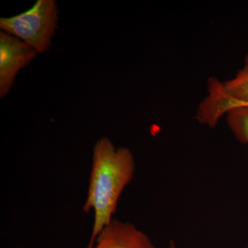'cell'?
<instances>
[{"instance_id": "cell-1", "label": "cell", "mask_w": 248, "mask_h": 248, "mask_svg": "<svg viewBox=\"0 0 248 248\" xmlns=\"http://www.w3.org/2000/svg\"><path fill=\"white\" fill-rule=\"evenodd\" d=\"M135 171V159L128 148H116L106 137L96 141L87 197L83 205L84 213H94L87 248L93 247L97 235L113 219L121 195L133 180Z\"/></svg>"}, {"instance_id": "cell-2", "label": "cell", "mask_w": 248, "mask_h": 248, "mask_svg": "<svg viewBox=\"0 0 248 248\" xmlns=\"http://www.w3.org/2000/svg\"><path fill=\"white\" fill-rule=\"evenodd\" d=\"M58 9L54 0H38L26 12L0 19L1 31L15 36L44 53L51 45L58 21Z\"/></svg>"}, {"instance_id": "cell-3", "label": "cell", "mask_w": 248, "mask_h": 248, "mask_svg": "<svg viewBox=\"0 0 248 248\" xmlns=\"http://www.w3.org/2000/svg\"><path fill=\"white\" fill-rule=\"evenodd\" d=\"M208 95L201 103L196 119L210 128L230 111L248 107V56L243 69L234 78L226 81L217 78L208 79Z\"/></svg>"}, {"instance_id": "cell-4", "label": "cell", "mask_w": 248, "mask_h": 248, "mask_svg": "<svg viewBox=\"0 0 248 248\" xmlns=\"http://www.w3.org/2000/svg\"><path fill=\"white\" fill-rule=\"evenodd\" d=\"M36 55L37 52L25 42L4 31L0 32V97L9 92L18 72Z\"/></svg>"}, {"instance_id": "cell-5", "label": "cell", "mask_w": 248, "mask_h": 248, "mask_svg": "<svg viewBox=\"0 0 248 248\" xmlns=\"http://www.w3.org/2000/svg\"><path fill=\"white\" fill-rule=\"evenodd\" d=\"M92 248H156L132 223L113 218L97 235Z\"/></svg>"}, {"instance_id": "cell-6", "label": "cell", "mask_w": 248, "mask_h": 248, "mask_svg": "<svg viewBox=\"0 0 248 248\" xmlns=\"http://www.w3.org/2000/svg\"><path fill=\"white\" fill-rule=\"evenodd\" d=\"M227 122L236 138L241 143H248V107L230 111Z\"/></svg>"}, {"instance_id": "cell-7", "label": "cell", "mask_w": 248, "mask_h": 248, "mask_svg": "<svg viewBox=\"0 0 248 248\" xmlns=\"http://www.w3.org/2000/svg\"><path fill=\"white\" fill-rule=\"evenodd\" d=\"M169 248H177L174 241H171L170 242Z\"/></svg>"}, {"instance_id": "cell-8", "label": "cell", "mask_w": 248, "mask_h": 248, "mask_svg": "<svg viewBox=\"0 0 248 248\" xmlns=\"http://www.w3.org/2000/svg\"><path fill=\"white\" fill-rule=\"evenodd\" d=\"M247 248H248V247Z\"/></svg>"}]
</instances>
